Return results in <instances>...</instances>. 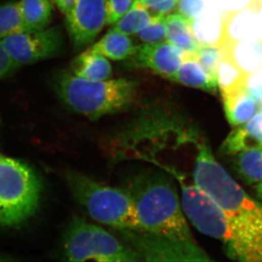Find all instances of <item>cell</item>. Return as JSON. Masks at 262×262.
Returning <instances> with one entry per match:
<instances>
[{"label":"cell","mask_w":262,"mask_h":262,"mask_svg":"<svg viewBox=\"0 0 262 262\" xmlns=\"http://www.w3.org/2000/svg\"><path fill=\"white\" fill-rule=\"evenodd\" d=\"M192 178L225 215L230 235L225 244L227 256L237 261L262 262V204L232 178L207 143L196 147Z\"/></svg>","instance_id":"obj_1"},{"label":"cell","mask_w":262,"mask_h":262,"mask_svg":"<svg viewBox=\"0 0 262 262\" xmlns=\"http://www.w3.org/2000/svg\"><path fill=\"white\" fill-rule=\"evenodd\" d=\"M121 187L134 202L140 229L177 242L196 244L169 176L139 170L127 176Z\"/></svg>","instance_id":"obj_2"},{"label":"cell","mask_w":262,"mask_h":262,"mask_svg":"<svg viewBox=\"0 0 262 262\" xmlns=\"http://www.w3.org/2000/svg\"><path fill=\"white\" fill-rule=\"evenodd\" d=\"M56 90L70 110L95 120L130 107L135 98L136 83L127 79L87 80L65 72L57 80Z\"/></svg>","instance_id":"obj_3"},{"label":"cell","mask_w":262,"mask_h":262,"mask_svg":"<svg viewBox=\"0 0 262 262\" xmlns=\"http://www.w3.org/2000/svg\"><path fill=\"white\" fill-rule=\"evenodd\" d=\"M67 181L76 201L99 223L113 229H139L135 206L123 188L110 187L71 171Z\"/></svg>","instance_id":"obj_4"},{"label":"cell","mask_w":262,"mask_h":262,"mask_svg":"<svg viewBox=\"0 0 262 262\" xmlns=\"http://www.w3.org/2000/svg\"><path fill=\"white\" fill-rule=\"evenodd\" d=\"M41 192L33 169L0 155V227H18L29 220L39 207Z\"/></svg>","instance_id":"obj_5"},{"label":"cell","mask_w":262,"mask_h":262,"mask_svg":"<svg viewBox=\"0 0 262 262\" xmlns=\"http://www.w3.org/2000/svg\"><path fill=\"white\" fill-rule=\"evenodd\" d=\"M64 251L70 261H141L137 253L116 234L77 217L72 221L66 233Z\"/></svg>","instance_id":"obj_6"},{"label":"cell","mask_w":262,"mask_h":262,"mask_svg":"<svg viewBox=\"0 0 262 262\" xmlns=\"http://www.w3.org/2000/svg\"><path fill=\"white\" fill-rule=\"evenodd\" d=\"M173 177L180 185L179 196L185 216L201 233L227 244L230 238L228 224L220 206L194 181L187 182L182 172Z\"/></svg>","instance_id":"obj_7"},{"label":"cell","mask_w":262,"mask_h":262,"mask_svg":"<svg viewBox=\"0 0 262 262\" xmlns=\"http://www.w3.org/2000/svg\"><path fill=\"white\" fill-rule=\"evenodd\" d=\"M141 261H203L211 258L198 244L177 242L142 229H114Z\"/></svg>","instance_id":"obj_8"},{"label":"cell","mask_w":262,"mask_h":262,"mask_svg":"<svg viewBox=\"0 0 262 262\" xmlns=\"http://www.w3.org/2000/svg\"><path fill=\"white\" fill-rule=\"evenodd\" d=\"M5 51L15 64H33L61 53L64 45L60 27H48L36 31H25L1 39Z\"/></svg>","instance_id":"obj_9"},{"label":"cell","mask_w":262,"mask_h":262,"mask_svg":"<svg viewBox=\"0 0 262 262\" xmlns=\"http://www.w3.org/2000/svg\"><path fill=\"white\" fill-rule=\"evenodd\" d=\"M106 24L104 0H77L68 14L66 26L77 51L94 42Z\"/></svg>","instance_id":"obj_10"},{"label":"cell","mask_w":262,"mask_h":262,"mask_svg":"<svg viewBox=\"0 0 262 262\" xmlns=\"http://www.w3.org/2000/svg\"><path fill=\"white\" fill-rule=\"evenodd\" d=\"M184 52L168 41L144 43L129 57L134 67H144L171 80L182 63Z\"/></svg>","instance_id":"obj_11"},{"label":"cell","mask_w":262,"mask_h":262,"mask_svg":"<svg viewBox=\"0 0 262 262\" xmlns=\"http://www.w3.org/2000/svg\"><path fill=\"white\" fill-rule=\"evenodd\" d=\"M257 13L251 8L223 13L222 38L219 47L256 37Z\"/></svg>","instance_id":"obj_12"},{"label":"cell","mask_w":262,"mask_h":262,"mask_svg":"<svg viewBox=\"0 0 262 262\" xmlns=\"http://www.w3.org/2000/svg\"><path fill=\"white\" fill-rule=\"evenodd\" d=\"M222 96L226 116L233 126L246 123L261 110V105L250 94L246 85L222 93Z\"/></svg>","instance_id":"obj_13"},{"label":"cell","mask_w":262,"mask_h":262,"mask_svg":"<svg viewBox=\"0 0 262 262\" xmlns=\"http://www.w3.org/2000/svg\"><path fill=\"white\" fill-rule=\"evenodd\" d=\"M262 145V111L247 122L239 125L227 136L221 148V153L232 155L244 150Z\"/></svg>","instance_id":"obj_14"},{"label":"cell","mask_w":262,"mask_h":262,"mask_svg":"<svg viewBox=\"0 0 262 262\" xmlns=\"http://www.w3.org/2000/svg\"><path fill=\"white\" fill-rule=\"evenodd\" d=\"M220 48L223 55L232 59L248 76L262 67V41L259 38H248Z\"/></svg>","instance_id":"obj_15"},{"label":"cell","mask_w":262,"mask_h":262,"mask_svg":"<svg viewBox=\"0 0 262 262\" xmlns=\"http://www.w3.org/2000/svg\"><path fill=\"white\" fill-rule=\"evenodd\" d=\"M171 81L211 94H216L219 89L217 77L208 74L193 53H184L182 63Z\"/></svg>","instance_id":"obj_16"},{"label":"cell","mask_w":262,"mask_h":262,"mask_svg":"<svg viewBox=\"0 0 262 262\" xmlns=\"http://www.w3.org/2000/svg\"><path fill=\"white\" fill-rule=\"evenodd\" d=\"M223 12L213 0H207L206 8L192 21L194 36L203 44L220 46L222 38Z\"/></svg>","instance_id":"obj_17"},{"label":"cell","mask_w":262,"mask_h":262,"mask_svg":"<svg viewBox=\"0 0 262 262\" xmlns=\"http://www.w3.org/2000/svg\"><path fill=\"white\" fill-rule=\"evenodd\" d=\"M71 73L87 80L103 81L110 80L113 69L106 57L87 50L72 62Z\"/></svg>","instance_id":"obj_18"},{"label":"cell","mask_w":262,"mask_h":262,"mask_svg":"<svg viewBox=\"0 0 262 262\" xmlns=\"http://www.w3.org/2000/svg\"><path fill=\"white\" fill-rule=\"evenodd\" d=\"M192 21L179 13L165 16L167 41L186 53H195L201 45L193 32Z\"/></svg>","instance_id":"obj_19"},{"label":"cell","mask_w":262,"mask_h":262,"mask_svg":"<svg viewBox=\"0 0 262 262\" xmlns=\"http://www.w3.org/2000/svg\"><path fill=\"white\" fill-rule=\"evenodd\" d=\"M232 156L234 171L247 184L262 181V145L239 151Z\"/></svg>","instance_id":"obj_20"},{"label":"cell","mask_w":262,"mask_h":262,"mask_svg":"<svg viewBox=\"0 0 262 262\" xmlns=\"http://www.w3.org/2000/svg\"><path fill=\"white\" fill-rule=\"evenodd\" d=\"M134 47L127 35L112 29L89 51L103 55L113 61H122L131 56Z\"/></svg>","instance_id":"obj_21"},{"label":"cell","mask_w":262,"mask_h":262,"mask_svg":"<svg viewBox=\"0 0 262 262\" xmlns=\"http://www.w3.org/2000/svg\"><path fill=\"white\" fill-rule=\"evenodd\" d=\"M18 4L27 31L40 30L48 27L53 14L50 0H20Z\"/></svg>","instance_id":"obj_22"},{"label":"cell","mask_w":262,"mask_h":262,"mask_svg":"<svg viewBox=\"0 0 262 262\" xmlns=\"http://www.w3.org/2000/svg\"><path fill=\"white\" fill-rule=\"evenodd\" d=\"M151 17L145 5L141 0H135L128 11L117 20L113 29L126 35L137 34L147 25Z\"/></svg>","instance_id":"obj_23"},{"label":"cell","mask_w":262,"mask_h":262,"mask_svg":"<svg viewBox=\"0 0 262 262\" xmlns=\"http://www.w3.org/2000/svg\"><path fill=\"white\" fill-rule=\"evenodd\" d=\"M248 77L232 59L223 55L217 70V82L221 92L246 85Z\"/></svg>","instance_id":"obj_24"},{"label":"cell","mask_w":262,"mask_h":262,"mask_svg":"<svg viewBox=\"0 0 262 262\" xmlns=\"http://www.w3.org/2000/svg\"><path fill=\"white\" fill-rule=\"evenodd\" d=\"M25 31L18 2L0 4V39Z\"/></svg>","instance_id":"obj_25"},{"label":"cell","mask_w":262,"mask_h":262,"mask_svg":"<svg viewBox=\"0 0 262 262\" xmlns=\"http://www.w3.org/2000/svg\"><path fill=\"white\" fill-rule=\"evenodd\" d=\"M193 54L196 61L208 74L217 77V70L223 57L219 46L201 43L198 51Z\"/></svg>","instance_id":"obj_26"},{"label":"cell","mask_w":262,"mask_h":262,"mask_svg":"<svg viewBox=\"0 0 262 262\" xmlns=\"http://www.w3.org/2000/svg\"><path fill=\"white\" fill-rule=\"evenodd\" d=\"M165 16L154 15L151 17L149 23L137 33V37L144 43L163 42L167 38V27Z\"/></svg>","instance_id":"obj_27"},{"label":"cell","mask_w":262,"mask_h":262,"mask_svg":"<svg viewBox=\"0 0 262 262\" xmlns=\"http://www.w3.org/2000/svg\"><path fill=\"white\" fill-rule=\"evenodd\" d=\"M106 24H115L130 9L134 0H104Z\"/></svg>","instance_id":"obj_28"},{"label":"cell","mask_w":262,"mask_h":262,"mask_svg":"<svg viewBox=\"0 0 262 262\" xmlns=\"http://www.w3.org/2000/svg\"><path fill=\"white\" fill-rule=\"evenodd\" d=\"M206 5L207 0H179L177 6L179 14L194 20L203 13Z\"/></svg>","instance_id":"obj_29"},{"label":"cell","mask_w":262,"mask_h":262,"mask_svg":"<svg viewBox=\"0 0 262 262\" xmlns=\"http://www.w3.org/2000/svg\"><path fill=\"white\" fill-rule=\"evenodd\" d=\"M246 87L250 94L261 105L262 110V70L248 76Z\"/></svg>","instance_id":"obj_30"},{"label":"cell","mask_w":262,"mask_h":262,"mask_svg":"<svg viewBox=\"0 0 262 262\" xmlns=\"http://www.w3.org/2000/svg\"><path fill=\"white\" fill-rule=\"evenodd\" d=\"M18 68L15 62L10 58L5 51L4 46L0 39V80L12 75Z\"/></svg>","instance_id":"obj_31"},{"label":"cell","mask_w":262,"mask_h":262,"mask_svg":"<svg viewBox=\"0 0 262 262\" xmlns=\"http://www.w3.org/2000/svg\"><path fill=\"white\" fill-rule=\"evenodd\" d=\"M58 9L65 15L70 13L77 0H53Z\"/></svg>","instance_id":"obj_32"},{"label":"cell","mask_w":262,"mask_h":262,"mask_svg":"<svg viewBox=\"0 0 262 262\" xmlns=\"http://www.w3.org/2000/svg\"><path fill=\"white\" fill-rule=\"evenodd\" d=\"M256 193H257L258 198H261L262 200V181L258 182L257 187H256Z\"/></svg>","instance_id":"obj_33"},{"label":"cell","mask_w":262,"mask_h":262,"mask_svg":"<svg viewBox=\"0 0 262 262\" xmlns=\"http://www.w3.org/2000/svg\"><path fill=\"white\" fill-rule=\"evenodd\" d=\"M5 258H0V261H5Z\"/></svg>","instance_id":"obj_34"},{"label":"cell","mask_w":262,"mask_h":262,"mask_svg":"<svg viewBox=\"0 0 262 262\" xmlns=\"http://www.w3.org/2000/svg\"><path fill=\"white\" fill-rule=\"evenodd\" d=\"M262 41V40H261Z\"/></svg>","instance_id":"obj_35"}]
</instances>
